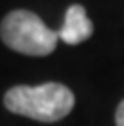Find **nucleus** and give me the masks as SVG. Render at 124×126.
Instances as JSON below:
<instances>
[{
	"label": "nucleus",
	"mask_w": 124,
	"mask_h": 126,
	"mask_svg": "<svg viewBox=\"0 0 124 126\" xmlns=\"http://www.w3.org/2000/svg\"><path fill=\"white\" fill-rule=\"evenodd\" d=\"M4 106L39 122H57L75 106V94L61 83H43L37 87L18 85L4 94Z\"/></svg>",
	"instance_id": "1"
},
{
	"label": "nucleus",
	"mask_w": 124,
	"mask_h": 126,
	"mask_svg": "<svg viewBox=\"0 0 124 126\" xmlns=\"http://www.w3.org/2000/svg\"><path fill=\"white\" fill-rule=\"evenodd\" d=\"M2 41L24 55H49L57 45V32L49 30L39 16L28 10L10 12L0 26Z\"/></svg>",
	"instance_id": "2"
},
{
	"label": "nucleus",
	"mask_w": 124,
	"mask_h": 126,
	"mask_svg": "<svg viewBox=\"0 0 124 126\" xmlns=\"http://www.w3.org/2000/svg\"><path fill=\"white\" fill-rule=\"evenodd\" d=\"M93 35V22L89 20L85 8L81 4H73L65 12L63 26L57 32V37L69 45H77Z\"/></svg>",
	"instance_id": "3"
},
{
	"label": "nucleus",
	"mask_w": 124,
	"mask_h": 126,
	"mask_svg": "<svg viewBox=\"0 0 124 126\" xmlns=\"http://www.w3.org/2000/svg\"><path fill=\"white\" fill-rule=\"evenodd\" d=\"M116 126H124V100L116 108Z\"/></svg>",
	"instance_id": "4"
}]
</instances>
